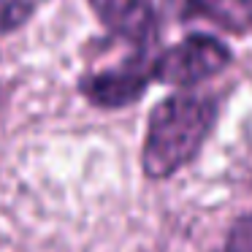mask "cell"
<instances>
[{
	"label": "cell",
	"mask_w": 252,
	"mask_h": 252,
	"mask_svg": "<svg viewBox=\"0 0 252 252\" xmlns=\"http://www.w3.org/2000/svg\"><path fill=\"white\" fill-rule=\"evenodd\" d=\"M220 117L217 98L176 93L155 103L147 120L141 168L149 179H168L185 168L206 144Z\"/></svg>",
	"instance_id": "1"
},
{
	"label": "cell",
	"mask_w": 252,
	"mask_h": 252,
	"mask_svg": "<svg viewBox=\"0 0 252 252\" xmlns=\"http://www.w3.org/2000/svg\"><path fill=\"white\" fill-rule=\"evenodd\" d=\"M233 55L209 33H190L152 57V82L171 87H195L230 65Z\"/></svg>",
	"instance_id": "2"
},
{
	"label": "cell",
	"mask_w": 252,
	"mask_h": 252,
	"mask_svg": "<svg viewBox=\"0 0 252 252\" xmlns=\"http://www.w3.org/2000/svg\"><path fill=\"white\" fill-rule=\"evenodd\" d=\"M152 57L155 55H149V49L136 46L125 60L114 63V65L84 71L76 87L82 98L95 109H125V106L141 100V95L152 84Z\"/></svg>",
	"instance_id": "3"
},
{
	"label": "cell",
	"mask_w": 252,
	"mask_h": 252,
	"mask_svg": "<svg viewBox=\"0 0 252 252\" xmlns=\"http://www.w3.org/2000/svg\"><path fill=\"white\" fill-rule=\"evenodd\" d=\"M90 11L114 38L149 49L158 38V11L152 0H87Z\"/></svg>",
	"instance_id": "4"
},
{
	"label": "cell",
	"mask_w": 252,
	"mask_h": 252,
	"mask_svg": "<svg viewBox=\"0 0 252 252\" xmlns=\"http://www.w3.org/2000/svg\"><path fill=\"white\" fill-rule=\"evenodd\" d=\"M187 17L209 19L214 28L228 33H250L252 30V0H209L203 6L187 8Z\"/></svg>",
	"instance_id": "5"
},
{
	"label": "cell",
	"mask_w": 252,
	"mask_h": 252,
	"mask_svg": "<svg viewBox=\"0 0 252 252\" xmlns=\"http://www.w3.org/2000/svg\"><path fill=\"white\" fill-rule=\"evenodd\" d=\"M35 0H0V38L17 33L33 19Z\"/></svg>",
	"instance_id": "6"
},
{
	"label": "cell",
	"mask_w": 252,
	"mask_h": 252,
	"mask_svg": "<svg viewBox=\"0 0 252 252\" xmlns=\"http://www.w3.org/2000/svg\"><path fill=\"white\" fill-rule=\"evenodd\" d=\"M222 252H252V214H244L230 225Z\"/></svg>",
	"instance_id": "7"
},
{
	"label": "cell",
	"mask_w": 252,
	"mask_h": 252,
	"mask_svg": "<svg viewBox=\"0 0 252 252\" xmlns=\"http://www.w3.org/2000/svg\"><path fill=\"white\" fill-rule=\"evenodd\" d=\"M203 3H209V0H187V8H195V6H203Z\"/></svg>",
	"instance_id": "8"
},
{
	"label": "cell",
	"mask_w": 252,
	"mask_h": 252,
	"mask_svg": "<svg viewBox=\"0 0 252 252\" xmlns=\"http://www.w3.org/2000/svg\"><path fill=\"white\" fill-rule=\"evenodd\" d=\"M0 93H3V90H0Z\"/></svg>",
	"instance_id": "9"
}]
</instances>
